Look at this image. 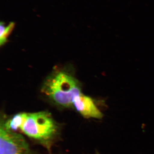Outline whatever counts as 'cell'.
<instances>
[{
  "label": "cell",
  "instance_id": "6da1fadb",
  "mask_svg": "<svg viewBox=\"0 0 154 154\" xmlns=\"http://www.w3.org/2000/svg\"><path fill=\"white\" fill-rule=\"evenodd\" d=\"M42 91L58 105L66 107L73 105L75 97L81 93L78 81L71 75L62 71L55 72L48 77Z\"/></svg>",
  "mask_w": 154,
  "mask_h": 154
},
{
  "label": "cell",
  "instance_id": "7a4b0ae2",
  "mask_svg": "<svg viewBox=\"0 0 154 154\" xmlns=\"http://www.w3.org/2000/svg\"><path fill=\"white\" fill-rule=\"evenodd\" d=\"M19 129L29 137L45 142L54 136L57 126L49 113L41 111L22 113V121Z\"/></svg>",
  "mask_w": 154,
  "mask_h": 154
},
{
  "label": "cell",
  "instance_id": "3957f363",
  "mask_svg": "<svg viewBox=\"0 0 154 154\" xmlns=\"http://www.w3.org/2000/svg\"><path fill=\"white\" fill-rule=\"evenodd\" d=\"M0 154H30L24 137L7 128L3 122L0 126Z\"/></svg>",
  "mask_w": 154,
  "mask_h": 154
},
{
  "label": "cell",
  "instance_id": "277c9868",
  "mask_svg": "<svg viewBox=\"0 0 154 154\" xmlns=\"http://www.w3.org/2000/svg\"><path fill=\"white\" fill-rule=\"evenodd\" d=\"M73 105L76 110L85 118L100 119L103 116L102 112L96 106L93 99L82 93L75 97Z\"/></svg>",
  "mask_w": 154,
  "mask_h": 154
},
{
  "label": "cell",
  "instance_id": "5b68a950",
  "mask_svg": "<svg viewBox=\"0 0 154 154\" xmlns=\"http://www.w3.org/2000/svg\"><path fill=\"white\" fill-rule=\"evenodd\" d=\"M14 22H11L9 25L5 26V24L1 22L0 26V45L1 46L7 42V39L14 27Z\"/></svg>",
  "mask_w": 154,
  "mask_h": 154
}]
</instances>
